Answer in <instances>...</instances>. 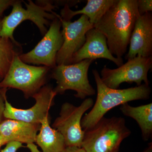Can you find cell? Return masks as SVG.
<instances>
[{"instance_id": "603a6c76", "label": "cell", "mask_w": 152, "mask_h": 152, "mask_svg": "<svg viewBox=\"0 0 152 152\" xmlns=\"http://www.w3.org/2000/svg\"><path fill=\"white\" fill-rule=\"evenodd\" d=\"M64 152H87L83 148L77 147H66Z\"/></svg>"}, {"instance_id": "cb8c5ba5", "label": "cell", "mask_w": 152, "mask_h": 152, "mask_svg": "<svg viewBox=\"0 0 152 152\" xmlns=\"http://www.w3.org/2000/svg\"><path fill=\"white\" fill-rule=\"evenodd\" d=\"M7 143V141L4 138L1 134H0V148L4 145H5Z\"/></svg>"}, {"instance_id": "277c9868", "label": "cell", "mask_w": 152, "mask_h": 152, "mask_svg": "<svg viewBox=\"0 0 152 152\" xmlns=\"http://www.w3.org/2000/svg\"><path fill=\"white\" fill-rule=\"evenodd\" d=\"M39 2L36 4L28 0V3L25 2L26 8H23L21 1H16L12 5V9L9 15L2 20V26L0 37L10 39L13 42L19 44L13 37L14 31L22 22L27 20L33 22L42 35L48 31L47 27L57 16L53 10L57 8L52 2Z\"/></svg>"}, {"instance_id": "2e32d148", "label": "cell", "mask_w": 152, "mask_h": 152, "mask_svg": "<svg viewBox=\"0 0 152 152\" xmlns=\"http://www.w3.org/2000/svg\"><path fill=\"white\" fill-rule=\"evenodd\" d=\"M123 115L135 120L141 131L142 137L147 141L152 137V103L133 107L128 103L121 106Z\"/></svg>"}, {"instance_id": "7402d4cb", "label": "cell", "mask_w": 152, "mask_h": 152, "mask_svg": "<svg viewBox=\"0 0 152 152\" xmlns=\"http://www.w3.org/2000/svg\"><path fill=\"white\" fill-rule=\"evenodd\" d=\"M15 1V0H0V17L5 10L10 6H12Z\"/></svg>"}, {"instance_id": "5bb4252c", "label": "cell", "mask_w": 152, "mask_h": 152, "mask_svg": "<svg viewBox=\"0 0 152 152\" xmlns=\"http://www.w3.org/2000/svg\"><path fill=\"white\" fill-rule=\"evenodd\" d=\"M40 127L39 124L7 119L0 124V134L7 143L17 142L26 144L31 152H40L34 144Z\"/></svg>"}, {"instance_id": "9a60e30c", "label": "cell", "mask_w": 152, "mask_h": 152, "mask_svg": "<svg viewBox=\"0 0 152 152\" xmlns=\"http://www.w3.org/2000/svg\"><path fill=\"white\" fill-rule=\"evenodd\" d=\"M116 0H88L87 4L82 10L73 11L68 5H65L61 12V18L64 20L71 21L77 15L81 14L88 18L91 23L94 25L98 23Z\"/></svg>"}, {"instance_id": "8992f818", "label": "cell", "mask_w": 152, "mask_h": 152, "mask_svg": "<svg viewBox=\"0 0 152 152\" xmlns=\"http://www.w3.org/2000/svg\"><path fill=\"white\" fill-rule=\"evenodd\" d=\"M95 60L86 59L69 65H57L52 69L50 77L56 82L53 88L57 95L64 94L68 90L76 92L75 97L86 99L96 94V90L90 84L88 71Z\"/></svg>"}, {"instance_id": "4fadbf2b", "label": "cell", "mask_w": 152, "mask_h": 152, "mask_svg": "<svg viewBox=\"0 0 152 152\" xmlns=\"http://www.w3.org/2000/svg\"><path fill=\"white\" fill-rule=\"evenodd\" d=\"M129 48L125 59L140 56L152 55V14L151 12L139 15L136 20L130 40Z\"/></svg>"}, {"instance_id": "ffe728a7", "label": "cell", "mask_w": 152, "mask_h": 152, "mask_svg": "<svg viewBox=\"0 0 152 152\" xmlns=\"http://www.w3.org/2000/svg\"><path fill=\"white\" fill-rule=\"evenodd\" d=\"M24 147L21 143L17 142H9L6 144V146L1 152H17L20 148Z\"/></svg>"}, {"instance_id": "484cf974", "label": "cell", "mask_w": 152, "mask_h": 152, "mask_svg": "<svg viewBox=\"0 0 152 152\" xmlns=\"http://www.w3.org/2000/svg\"><path fill=\"white\" fill-rule=\"evenodd\" d=\"M2 20L0 18V32H1V29L2 26ZM1 37H0V39H1Z\"/></svg>"}, {"instance_id": "ac0fdd59", "label": "cell", "mask_w": 152, "mask_h": 152, "mask_svg": "<svg viewBox=\"0 0 152 152\" xmlns=\"http://www.w3.org/2000/svg\"><path fill=\"white\" fill-rule=\"evenodd\" d=\"M19 46L10 39H0V78L5 76L15 57L21 54L17 48Z\"/></svg>"}, {"instance_id": "6da1fadb", "label": "cell", "mask_w": 152, "mask_h": 152, "mask_svg": "<svg viewBox=\"0 0 152 152\" xmlns=\"http://www.w3.org/2000/svg\"><path fill=\"white\" fill-rule=\"evenodd\" d=\"M139 15L137 0H116L94 25V28L105 37L113 56L121 58L126 53Z\"/></svg>"}, {"instance_id": "e0dca14e", "label": "cell", "mask_w": 152, "mask_h": 152, "mask_svg": "<svg viewBox=\"0 0 152 152\" xmlns=\"http://www.w3.org/2000/svg\"><path fill=\"white\" fill-rule=\"evenodd\" d=\"M39 132L37 135L36 142L42 152H64L66 148L61 134L50 126L49 118L41 123Z\"/></svg>"}, {"instance_id": "3957f363", "label": "cell", "mask_w": 152, "mask_h": 152, "mask_svg": "<svg viewBox=\"0 0 152 152\" xmlns=\"http://www.w3.org/2000/svg\"><path fill=\"white\" fill-rule=\"evenodd\" d=\"M82 148L87 152H119L121 144L132 132L121 117H103L84 131Z\"/></svg>"}, {"instance_id": "7c38bea8", "label": "cell", "mask_w": 152, "mask_h": 152, "mask_svg": "<svg viewBox=\"0 0 152 152\" xmlns=\"http://www.w3.org/2000/svg\"><path fill=\"white\" fill-rule=\"evenodd\" d=\"M86 40L83 46L72 57L70 64L80 62L86 59L95 60L104 58L113 62L118 67L124 64L123 58L114 56L109 50L105 37L95 29L87 32Z\"/></svg>"}, {"instance_id": "5b68a950", "label": "cell", "mask_w": 152, "mask_h": 152, "mask_svg": "<svg viewBox=\"0 0 152 152\" xmlns=\"http://www.w3.org/2000/svg\"><path fill=\"white\" fill-rule=\"evenodd\" d=\"M51 70L45 66L26 64L18 55L14 58L7 72L0 82V88L16 89L23 92L26 99L32 97L45 86Z\"/></svg>"}, {"instance_id": "9c48e42d", "label": "cell", "mask_w": 152, "mask_h": 152, "mask_svg": "<svg viewBox=\"0 0 152 152\" xmlns=\"http://www.w3.org/2000/svg\"><path fill=\"white\" fill-rule=\"evenodd\" d=\"M61 27V22L57 17L36 46L30 52L19 55L22 61L28 64L43 65L51 69L54 68L57 66V53L64 42Z\"/></svg>"}, {"instance_id": "8fae6325", "label": "cell", "mask_w": 152, "mask_h": 152, "mask_svg": "<svg viewBox=\"0 0 152 152\" xmlns=\"http://www.w3.org/2000/svg\"><path fill=\"white\" fill-rule=\"evenodd\" d=\"M57 17L61 22V32L64 39L62 46L57 53V65H69L73 55L85 43L87 32L94 28V26L85 15H82L74 22L64 20L58 14Z\"/></svg>"}, {"instance_id": "52a82bcc", "label": "cell", "mask_w": 152, "mask_h": 152, "mask_svg": "<svg viewBox=\"0 0 152 152\" xmlns=\"http://www.w3.org/2000/svg\"><path fill=\"white\" fill-rule=\"evenodd\" d=\"M94 102L92 98L85 99L80 105L69 102L62 105L59 115L55 120L52 127L64 137L66 147L81 148L85 132L81 126L83 115L92 107Z\"/></svg>"}, {"instance_id": "ba28073f", "label": "cell", "mask_w": 152, "mask_h": 152, "mask_svg": "<svg viewBox=\"0 0 152 152\" xmlns=\"http://www.w3.org/2000/svg\"><path fill=\"white\" fill-rule=\"evenodd\" d=\"M152 68V56H138L117 69H111L104 66L101 71L102 81L110 88L118 89L124 83H135L137 86L142 83L149 85L148 79L149 71Z\"/></svg>"}, {"instance_id": "30bf717a", "label": "cell", "mask_w": 152, "mask_h": 152, "mask_svg": "<svg viewBox=\"0 0 152 152\" xmlns=\"http://www.w3.org/2000/svg\"><path fill=\"white\" fill-rule=\"evenodd\" d=\"M56 95L52 86L45 85L33 96L32 98L36 101L34 106L29 109H20L13 107L7 101L6 94L4 118L41 124L45 119L49 118V111L54 105Z\"/></svg>"}, {"instance_id": "7a4b0ae2", "label": "cell", "mask_w": 152, "mask_h": 152, "mask_svg": "<svg viewBox=\"0 0 152 152\" xmlns=\"http://www.w3.org/2000/svg\"><path fill=\"white\" fill-rule=\"evenodd\" d=\"M92 72L97 86L96 99L91 110L82 118L81 124L84 131L92 127L117 106L131 101L150 99L151 89L149 85L144 83L128 88L114 89L103 83L96 69L93 70Z\"/></svg>"}, {"instance_id": "d4e9b609", "label": "cell", "mask_w": 152, "mask_h": 152, "mask_svg": "<svg viewBox=\"0 0 152 152\" xmlns=\"http://www.w3.org/2000/svg\"><path fill=\"white\" fill-rule=\"evenodd\" d=\"M141 152H152V142L149 143L148 146Z\"/></svg>"}, {"instance_id": "44dd1931", "label": "cell", "mask_w": 152, "mask_h": 152, "mask_svg": "<svg viewBox=\"0 0 152 152\" xmlns=\"http://www.w3.org/2000/svg\"><path fill=\"white\" fill-rule=\"evenodd\" d=\"M7 89L1 88L0 89V124L2 122L4 114L5 107L4 96L6 94Z\"/></svg>"}, {"instance_id": "d6986e66", "label": "cell", "mask_w": 152, "mask_h": 152, "mask_svg": "<svg viewBox=\"0 0 152 152\" xmlns=\"http://www.w3.org/2000/svg\"><path fill=\"white\" fill-rule=\"evenodd\" d=\"M137 8L140 15L152 12V0H137Z\"/></svg>"}]
</instances>
